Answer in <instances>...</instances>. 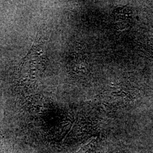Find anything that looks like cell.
<instances>
[{"label":"cell","mask_w":153,"mask_h":153,"mask_svg":"<svg viewBox=\"0 0 153 153\" xmlns=\"http://www.w3.org/2000/svg\"><path fill=\"white\" fill-rule=\"evenodd\" d=\"M131 19V13L128 8H119L115 12L114 17V25L119 30L128 28L130 25Z\"/></svg>","instance_id":"1"},{"label":"cell","mask_w":153,"mask_h":153,"mask_svg":"<svg viewBox=\"0 0 153 153\" xmlns=\"http://www.w3.org/2000/svg\"><path fill=\"white\" fill-rule=\"evenodd\" d=\"M97 146L98 138L94 137L88 143L82 146L80 149L76 153H96Z\"/></svg>","instance_id":"2"}]
</instances>
